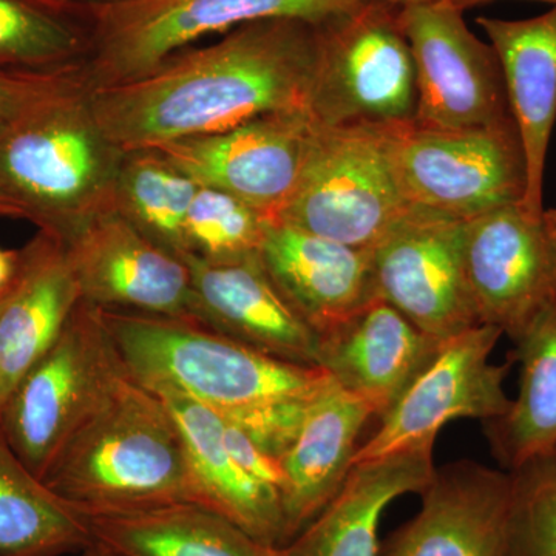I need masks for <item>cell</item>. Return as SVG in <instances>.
Wrapping results in <instances>:
<instances>
[{"mask_svg": "<svg viewBox=\"0 0 556 556\" xmlns=\"http://www.w3.org/2000/svg\"><path fill=\"white\" fill-rule=\"evenodd\" d=\"M320 25L266 20L189 47L141 78L90 89L101 129L123 152L232 129L270 113L308 110Z\"/></svg>", "mask_w": 556, "mask_h": 556, "instance_id": "6da1fadb", "label": "cell"}, {"mask_svg": "<svg viewBox=\"0 0 556 556\" xmlns=\"http://www.w3.org/2000/svg\"><path fill=\"white\" fill-rule=\"evenodd\" d=\"M42 481L83 514L201 504L177 420L130 378L62 447Z\"/></svg>", "mask_w": 556, "mask_h": 556, "instance_id": "7a4b0ae2", "label": "cell"}, {"mask_svg": "<svg viewBox=\"0 0 556 556\" xmlns=\"http://www.w3.org/2000/svg\"><path fill=\"white\" fill-rule=\"evenodd\" d=\"M124 156L101 129L83 79L0 130V192L67 244L115 207Z\"/></svg>", "mask_w": 556, "mask_h": 556, "instance_id": "3957f363", "label": "cell"}, {"mask_svg": "<svg viewBox=\"0 0 556 556\" xmlns=\"http://www.w3.org/2000/svg\"><path fill=\"white\" fill-rule=\"evenodd\" d=\"M127 376L156 396L178 394L219 416L328 382L318 367L289 364L186 318L100 309Z\"/></svg>", "mask_w": 556, "mask_h": 556, "instance_id": "277c9868", "label": "cell"}, {"mask_svg": "<svg viewBox=\"0 0 556 556\" xmlns=\"http://www.w3.org/2000/svg\"><path fill=\"white\" fill-rule=\"evenodd\" d=\"M396 126H321L276 222L371 249L413 211L396 166Z\"/></svg>", "mask_w": 556, "mask_h": 556, "instance_id": "5b68a950", "label": "cell"}, {"mask_svg": "<svg viewBox=\"0 0 556 556\" xmlns=\"http://www.w3.org/2000/svg\"><path fill=\"white\" fill-rule=\"evenodd\" d=\"M369 0H131L90 11V49L83 62L90 89L148 75L178 51L241 25L295 20L324 25Z\"/></svg>", "mask_w": 556, "mask_h": 556, "instance_id": "8992f818", "label": "cell"}, {"mask_svg": "<svg viewBox=\"0 0 556 556\" xmlns=\"http://www.w3.org/2000/svg\"><path fill=\"white\" fill-rule=\"evenodd\" d=\"M129 378L100 309L83 302L0 405V427L36 477Z\"/></svg>", "mask_w": 556, "mask_h": 556, "instance_id": "52a82bcc", "label": "cell"}, {"mask_svg": "<svg viewBox=\"0 0 556 556\" xmlns=\"http://www.w3.org/2000/svg\"><path fill=\"white\" fill-rule=\"evenodd\" d=\"M416 65L399 5L369 0L320 25L309 115L321 126L415 123Z\"/></svg>", "mask_w": 556, "mask_h": 556, "instance_id": "ba28073f", "label": "cell"}, {"mask_svg": "<svg viewBox=\"0 0 556 556\" xmlns=\"http://www.w3.org/2000/svg\"><path fill=\"white\" fill-rule=\"evenodd\" d=\"M396 166L409 207L467 219L522 203L525 149L515 119L475 129H396Z\"/></svg>", "mask_w": 556, "mask_h": 556, "instance_id": "9c48e42d", "label": "cell"}, {"mask_svg": "<svg viewBox=\"0 0 556 556\" xmlns=\"http://www.w3.org/2000/svg\"><path fill=\"white\" fill-rule=\"evenodd\" d=\"M416 65V126L460 130L514 119L503 68L495 50L482 42L450 0L399 7Z\"/></svg>", "mask_w": 556, "mask_h": 556, "instance_id": "30bf717a", "label": "cell"}, {"mask_svg": "<svg viewBox=\"0 0 556 556\" xmlns=\"http://www.w3.org/2000/svg\"><path fill=\"white\" fill-rule=\"evenodd\" d=\"M503 331L478 325L442 340L434 357L396 404L379 417L375 433L358 445L354 466L404 450L434 444L441 428L456 419H496L511 399L504 382L514 362L492 364Z\"/></svg>", "mask_w": 556, "mask_h": 556, "instance_id": "8fae6325", "label": "cell"}, {"mask_svg": "<svg viewBox=\"0 0 556 556\" xmlns=\"http://www.w3.org/2000/svg\"><path fill=\"white\" fill-rule=\"evenodd\" d=\"M316 127L308 110L270 113L153 152L197 185L230 193L276 222L298 186Z\"/></svg>", "mask_w": 556, "mask_h": 556, "instance_id": "7c38bea8", "label": "cell"}, {"mask_svg": "<svg viewBox=\"0 0 556 556\" xmlns=\"http://www.w3.org/2000/svg\"><path fill=\"white\" fill-rule=\"evenodd\" d=\"M464 222L415 211L371 251L376 291L439 340L478 327L463 255Z\"/></svg>", "mask_w": 556, "mask_h": 556, "instance_id": "4fadbf2b", "label": "cell"}, {"mask_svg": "<svg viewBox=\"0 0 556 556\" xmlns=\"http://www.w3.org/2000/svg\"><path fill=\"white\" fill-rule=\"evenodd\" d=\"M543 215L518 203L464 222V268L479 324L510 340L556 300L555 254Z\"/></svg>", "mask_w": 556, "mask_h": 556, "instance_id": "5bb4252c", "label": "cell"}, {"mask_svg": "<svg viewBox=\"0 0 556 556\" xmlns=\"http://www.w3.org/2000/svg\"><path fill=\"white\" fill-rule=\"evenodd\" d=\"M65 248L83 302L98 309L193 320L188 263L150 241L115 207L98 215Z\"/></svg>", "mask_w": 556, "mask_h": 556, "instance_id": "9a60e30c", "label": "cell"}, {"mask_svg": "<svg viewBox=\"0 0 556 556\" xmlns=\"http://www.w3.org/2000/svg\"><path fill=\"white\" fill-rule=\"evenodd\" d=\"M419 495L420 510L379 556H508V471L456 460L437 468Z\"/></svg>", "mask_w": 556, "mask_h": 556, "instance_id": "2e32d148", "label": "cell"}, {"mask_svg": "<svg viewBox=\"0 0 556 556\" xmlns=\"http://www.w3.org/2000/svg\"><path fill=\"white\" fill-rule=\"evenodd\" d=\"M182 260L192 278L193 321L270 357L317 367V332L281 295L262 258Z\"/></svg>", "mask_w": 556, "mask_h": 556, "instance_id": "e0dca14e", "label": "cell"}, {"mask_svg": "<svg viewBox=\"0 0 556 556\" xmlns=\"http://www.w3.org/2000/svg\"><path fill=\"white\" fill-rule=\"evenodd\" d=\"M441 342L376 298L318 338L317 367L380 417L427 367Z\"/></svg>", "mask_w": 556, "mask_h": 556, "instance_id": "ac0fdd59", "label": "cell"}, {"mask_svg": "<svg viewBox=\"0 0 556 556\" xmlns=\"http://www.w3.org/2000/svg\"><path fill=\"white\" fill-rule=\"evenodd\" d=\"M260 258L278 291L318 338L379 298L369 249L273 222Z\"/></svg>", "mask_w": 556, "mask_h": 556, "instance_id": "d6986e66", "label": "cell"}, {"mask_svg": "<svg viewBox=\"0 0 556 556\" xmlns=\"http://www.w3.org/2000/svg\"><path fill=\"white\" fill-rule=\"evenodd\" d=\"M495 50L527 166L522 207L543 215L544 170L556 121V7L521 21L478 17Z\"/></svg>", "mask_w": 556, "mask_h": 556, "instance_id": "ffe728a7", "label": "cell"}, {"mask_svg": "<svg viewBox=\"0 0 556 556\" xmlns=\"http://www.w3.org/2000/svg\"><path fill=\"white\" fill-rule=\"evenodd\" d=\"M434 444L356 464L345 484L276 556H379L380 518L397 497L420 493L433 478Z\"/></svg>", "mask_w": 556, "mask_h": 556, "instance_id": "44dd1931", "label": "cell"}, {"mask_svg": "<svg viewBox=\"0 0 556 556\" xmlns=\"http://www.w3.org/2000/svg\"><path fill=\"white\" fill-rule=\"evenodd\" d=\"M371 408L331 378L318 390L302 430L280 457L285 544L294 540L345 484ZM283 544V546H285Z\"/></svg>", "mask_w": 556, "mask_h": 556, "instance_id": "7402d4cb", "label": "cell"}, {"mask_svg": "<svg viewBox=\"0 0 556 556\" xmlns=\"http://www.w3.org/2000/svg\"><path fill=\"white\" fill-rule=\"evenodd\" d=\"M80 300L67 248L38 230L21 249L20 273L0 313V405L56 342Z\"/></svg>", "mask_w": 556, "mask_h": 556, "instance_id": "603a6c76", "label": "cell"}, {"mask_svg": "<svg viewBox=\"0 0 556 556\" xmlns=\"http://www.w3.org/2000/svg\"><path fill=\"white\" fill-rule=\"evenodd\" d=\"M185 439L201 506L270 547L285 544V521L277 492L249 477L223 439V420L214 409L178 394H163Z\"/></svg>", "mask_w": 556, "mask_h": 556, "instance_id": "cb8c5ba5", "label": "cell"}, {"mask_svg": "<svg viewBox=\"0 0 556 556\" xmlns=\"http://www.w3.org/2000/svg\"><path fill=\"white\" fill-rule=\"evenodd\" d=\"M84 515L90 548L113 556H276L277 547L201 504Z\"/></svg>", "mask_w": 556, "mask_h": 556, "instance_id": "d4e9b609", "label": "cell"}, {"mask_svg": "<svg viewBox=\"0 0 556 556\" xmlns=\"http://www.w3.org/2000/svg\"><path fill=\"white\" fill-rule=\"evenodd\" d=\"M511 342L517 397L503 416L482 422L490 452L506 471L556 445V300Z\"/></svg>", "mask_w": 556, "mask_h": 556, "instance_id": "484cf974", "label": "cell"}, {"mask_svg": "<svg viewBox=\"0 0 556 556\" xmlns=\"http://www.w3.org/2000/svg\"><path fill=\"white\" fill-rule=\"evenodd\" d=\"M90 547L86 515L25 466L0 427V556H64Z\"/></svg>", "mask_w": 556, "mask_h": 556, "instance_id": "4316f807", "label": "cell"}, {"mask_svg": "<svg viewBox=\"0 0 556 556\" xmlns=\"http://www.w3.org/2000/svg\"><path fill=\"white\" fill-rule=\"evenodd\" d=\"M200 186L153 150L127 152L116 182L115 208L164 251L186 255L185 223Z\"/></svg>", "mask_w": 556, "mask_h": 556, "instance_id": "83f0119b", "label": "cell"}, {"mask_svg": "<svg viewBox=\"0 0 556 556\" xmlns=\"http://www.w3.org/2000/svg\"><path fill=\"white\" fill-rule=\"evenodd\" d=\"M89 25L38 0H0V67L58 70L83 64Z\"/></svg>", "mask_w": 556, "mask_h": 556, "instance_id": "f1b7e54d", "label": "cell"}, {"mask_svg": "<svg viewBox=\"0 0 556 556\" xmlns=\"http://www.w3.org/2000/svg\"><path fill=\"white\" fill-rule=\"evenodd\" d=\"M274 218L223 190L200 186L185 223L186 255L208 263L260 257Z\"/></svg>", "mask_w": 556, "mask_h": 556, "instance_id": "f546056e", "label": "cell"}, {"mask_svg": "<svg viewBox=\"0 0 556 556\" xmlns=\"http://www.w3.org/2000/svg\"><path fill=\"white\" fill-rule=\"evenodd\" d=\"M508 475V556H556V445Z\"/></svg>", "mask_w": 556, "mask_h": 556, "instance_id": "4dcf8cb0", "label": "cell"}, {"mask_svg": "<svg viewBox=\"0 0 556 556\" xmlns=\"http://www.w3.org/2000/svg\"><path fill=\"white\" fill-rule=\"evenodd\" d=\"M317 393L318 390L308 396L280 399L258 407L218 416L239 427L260 448L280 459L302 430L311 402Z\"/></svg>", "mask_w": 556, "mask_h": 556, "instance_id": "1f68e13d", "label": "cell"}, {"mask_svg": "<svg viewBox=\"0 0 556 556\" xmlns=\"http://www.w3.org/2000/svg\"><path fill=\"white\" fill-rule=\"evenodd\" d=\"M83 79V64L58 70L0 67V130Z\"/></svg>", "mask_w": 556, "mask_h": 556, "instance_id": "d6a6232c", "label": "cell"}, {"mask_svg": "<svg viewBox=\"0 0 556 556\" xmlns=\"http://www.w3.org/2000/svg\"><path fill=\"white\" fill-rule=\"evenodd\" d=\"M223 420V439L226 448L229 450L236 463L263 485L269 486L278 493L281 501V492L285 486V471L278 457L270 456L265 450L258 447L248 434L239 427Z\"/></svg>", "mask_w": 556, "mask_h": 556, "instance_id": "836d02e7", "label": "cell"}, {"mask_svg": "<svg viewBox=\"0 0 556 556\" xmlns=\"http://www.w3.org/2000/svg\"><path fill=\"white\" fill-rule=\"evenodd\" d=\"M38 2L46 3L51 9L84 17L90 11L119 5V3L131 2V0H38Z\"/></svg>", "mask_w": 556, "mask_h": 556, "instance_id": "e575fe53", "label": "cell"}, {"mask_svg": "<svg viewBox=\"0 0 556 556\" xmlns=\"http://www.w3.org/2000/svg\"><path fill=\"white\" fill-rule=\"evenodd\" d=\"M21 265V249L10 251L0 248V295L9 292L16 281Z\"/></svg>", "mask_w": 556, "mask_h": 556, "instance_id": "d590c367", "label": "cell"}, {"mask_svg": "<svg viewBox=\"0 0 556 556\" xmlns=\"http://www.w3.org/2000/svg\"><path fill=\"white\" fill-rule=\"evenodd\" d=\"M0 217L24 219L21 208L2 192H0Z\"/></svg>", "mask_w": 556, "mask_h": 556, "instance_id": "8d00e7d4", "label": "cell"}, {"mask_svg": "<svg viewBox=\"0 0 556 556\" xmlns=\"http://www.w3.org/2000/svg\"><path fill=\"white\" fill-rule=\"evenodd\" d=\"M544 225H546L548 240H551L552 249H554L556 262V208L544 211Z\"/></svg>", "mask_w": 556, "mask_h": 556, "instance_id": "74e56055", "label": "cell"}, {"mask_svg": "<svg viewBox=\"0 0 556 556\" xmlns=\"http://www.w3.org/2000/svg\"><path fill=\"white\" fill-rule=\"evenodd\" d=\"M450 2L456 5L457 9L466 11L478 5H485V3L496 2V0H450ZM532 2L551 3V5L556 7V0H532Z\"/></svg>", "mask_w": 556, "mask_h": 556, "instance_id": "f35d334b", "label": "cell"}, {"mask_svg": "<svg viewBox=\"0 0 556 556\" xmlns=\"http://www.w3.org/2000/svg\"><path fill=\"white\" fill-rule=\"evenodd\" d=\"M79 556H113L105 554V552L98 551V548H89V551L80 552Z\"/></svg>", "mask_w": 556, "mask_h": 556, "instance_id": "ab89813d", "label": "cell"}, {"mask_svg": "<svg viewBox=\"0 0 556 556\" xmlns=\"http://www.w3.org/2000/svg\"><path fill=\"white\" fill-rule=\"evenodd\" d=\"M387 2L394 3V5H408V3L426 2V0H387Z\"/></svg>", "mask_w": 556, "mask_h": 556, "instance_id": "60d3db41", "label": "cell"}, {"mask_svg": "<svg viewBox=\"0 0 556 556\" xmlns=\"http://www.w3.org/2000/svg\"><path fill=\"white\" fill-rule=\"evenodd\" d=\"M13 288V287H11ZM11 291V289H10ZM10 291L5 292V294L0 295V313H2L3 305H5L7 299H9Z\"/></svg>", "mask_w": 556, "mask_h": 556, "instance_id": "b9f144b4", "label": "cell"}]
</instances>
